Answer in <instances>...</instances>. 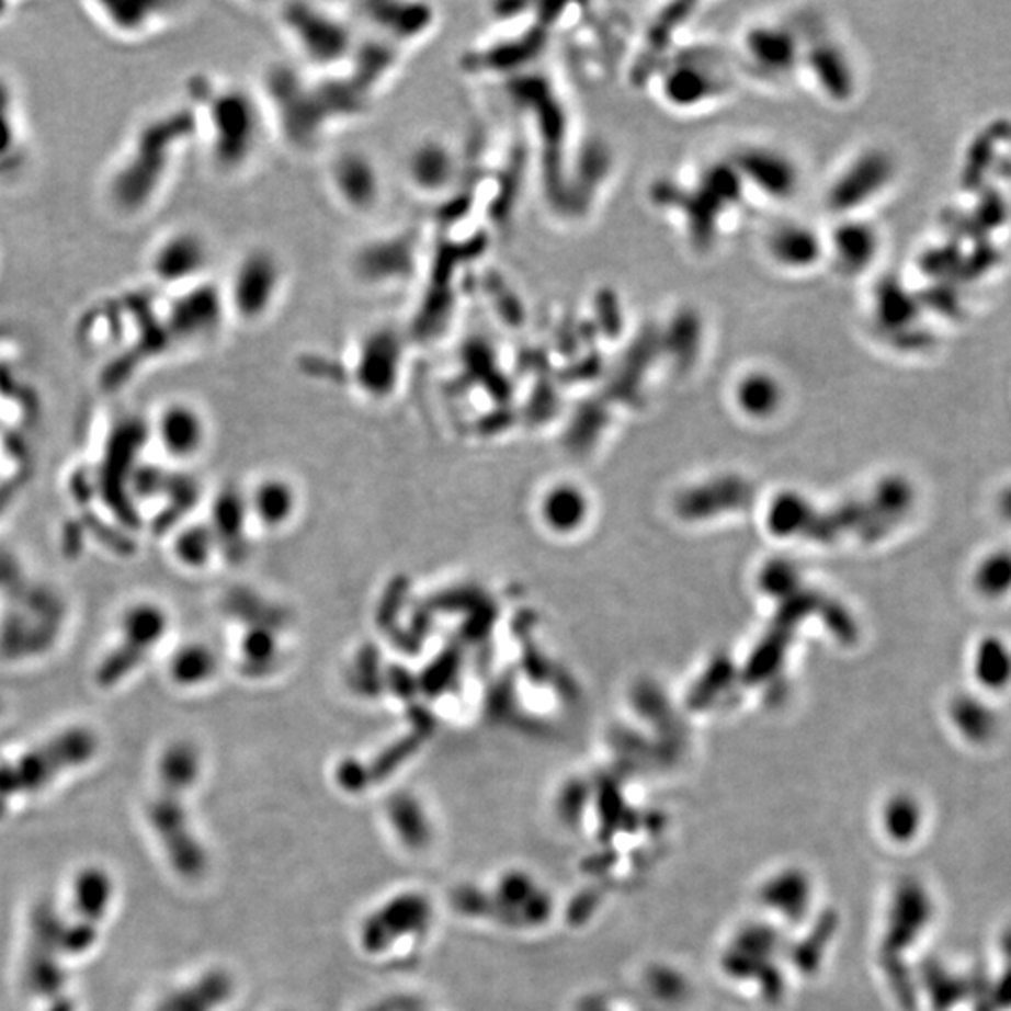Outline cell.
Segmentation results:
<instances>
[{"label":"cell","instance_id":"17","mask_svg":"<svg viewBox=\"0 0 1011 1011\" xmlns=\"http://www.w3.org/2000/svg\"><path fill=\"white\" fill-rule=\"evenodd\" d=\"M970 674L979 692L1000 693L1011 688V643L999 635L979 639L970 652Z\"/></svg>","mask_w":1011,"mask_h":1011},{"label":"cell","instance_id":"9","mask_svg":"<svg viewBox=\"0 0 1011 1011\" xmlns=\"http://www.w3.org/2000/svg\"><path fill=\"white\" fill-rule=\"evenodd\" d=\"M255 110L240 92L225 90L208 102L212 148L221 163L232 166L250 155L257 137Z\"/></svg>","mask_w":1011,"mask_h":1011},{"label":"cell","instance_id":"23","mask_svg":"<svg viewBox=\"0 0 1011 1011\" xmlns=\"http://www.w3.org/2000/svg\"><path fill=\"white\" fill-rule=\"evenodd\" d=\"M577 495L571 489L553 487L542 500V518L550 529H570L576 523Z\"/></svg>","mask_w":1011,"mask_h":1011},{"label":"cell","instance_id":"2","mask_svg":"<svg viewBox=\"0 0 1011 1011\" xmlns=\"http://www.w3.org/2000/svg\"><path fill=\"white\" fill-rule=\"evenodd\" d=\"M179 116H161L148 122L137 134L129 152L111 179V198L122 211L139 212L155 197L161 179L173 161L174 139H180Z\"/></svg>","mask_w":1011,"mask_h":1011},{"label":"cell","instance_id":"28","mask_svg":"<svg viewBox=\"0 0 1011 1011\" xmlns=\"http://www.w3.org/2000/svg\"><path fill=\"white\" fill-rule=\"evenodd\" d=\"M270 1011H300V1010H296V1008H291V1006H280V1008H274V1010H270Z\"/></svg>","mask_w":1011,"mask_h":1011},{"label":"cell","instance_id":"14","mask_svg":"<svg viewBox=\"0 0 1011 1011\" xmlns=\"http://www.w3.org/2000/svg\"><path fill=\"white\" fill-rule=\"evenodd\" d=\"M169 4L158 2H98L89 7L92 20L116 38L137 39L166 20Z\"/></svg>","mask_w":1011,"mask_h":1011},{"label":"cell","instance_id":"11","mask_svg":"<svg viewBox=\"0 0 1011 1011\" xmlns=\"http://www.w3.org/2000/svg\"><path fill=\"white\" fill-rule=\"evenodd\" d=\"M150 431L160 444L161 452L177 462L197 457L208 441V422L205 414L188 401H169L163 405Z\"/></svg>","mask_w":1011,"mask_h":1011},{"label":"cell","instance_id":"19","mask_svg":"<svg viewBox=\"0 0 1011 1011\" xmlns=\"http://www.w3.org/2000/svg\"><path fill=\"white\" fill-rule=\"evenodd\" d=\"M113 901V883L105 871L89 867L78 873L71 883V902L81 920L94 923L107 916Z\"/></svg>","mask_w":1011,"mask_h":1011},{"label":"cell","instance_id":"4","mask_svg":"<svg viewBox=\"0 0 1011 1011\" xmlns=\"http://www.w3.org/2000/svg\"><path fill=\"white\" fill-rule=\"evenodd\" d=\"M169 618L160 605L150 602L132 603L122 611L116 624V640L105 652L96 669L103 688H113L132 677L143 658L152 652L166 637Z\"/></svg>","mask_w":1011,"mask_h":1011},{"label":"cell","instance_id":"27","mask_svg":"<svg viewBox=\"0 0 1011 1011\" xmlns=\"http://www.w3.org/2000/svg\"><path fill=\"white\" fill-rule=\"evenodd\" d=\"M997 513H999L1000 519L1011 525V484L1008 486H1002L999 495H997Z\"/></svg>","mask_w":1011,"mask_h":1011},{"label":"cell","instance_id":"1","mask_svg":"<svg viewBox=\"0 0 1011 1011\" xmlns=\"http://www.w3.org/2000/svg\"><path fill=\"white\" fill-rule=\"evenodd\" d=\"M439 907L418 886H405L378 897L359 916L352 941L359 954L377 967H407L422 959L435 939Z\"/></svg>","mask_w":1011,"mask_h":1011},{"label":"cell","instance_id":"3","mask_svg":"<svg viewBox=\"0 0 1011 1011\" xmlns=\"http://www.w3.org/2000/svg\"><path fill=\"white\" fill-rule=\"evenodd\" d=\"M186 796L160 788L158 798L148 804L147 820L169 870L186 883H197L208 875L212 854L197 820L188 809Z\"/></svg>","mask_w":1011,"mask_h":1011},{"label":"cell","instance_id":"5","mask_svg":"<svg viewBox=\"0 0 1011 1011\" xmlns=\"http://www.w3.org/2000/svg\"><path fill=\"white\" fill-rule=\"evenodd\" d=\"M285 285V270L280 259L264 248H253L238 259L229 287L225 291L227 308L243 322L266 319Z\"/></svg>","mask_w":1011,"mask_h":1011},{"label":"cell","instance_id":"12","mask_svg":"<svg viewBox=\"0 0 1011 1011\" xmlns=\"http://www.w3.org/2000/svg\"><path fill=\"white\" fill-rule=\"evenodd\" d=\"M330 182L341 203L352 212L372 211L380 197V174L370 156L347 150L330 169Z\"/></svg>","mask_w":1011,"mask_h":1011},{"label":"cell","instance_id":"20","mask_svg":"<svg viewBox=\"0 0 1011 1011\" xmlns=\"http://www.w3.org/2000/svg\"><path fill=\"white\" fill-rule=\"evenodd\" d=\"M974 592L986 602H1004L1011 595V550H989L976 560L970 576Z\"/></svg>","mask_w":1011,"mask_h":1011},{"label":"cell","instance_id":"10","mask_svg":"<svg viewBox=\"0 0 1011 1011\" xmlns=\"http://www.w3.org/2000/svg\"><path fill=\"white\" fill-rule=\"evenodd\" d=\"M179 296L167 308L166 322L169 336L179 338V341H197L211 338L218 330L227 302L225 293L208 283L201 282L192 287L177 291Z\"/></svg>","mask_w":1011,"mask_h":1011},{"label":"cell","instance_id":"21","mask_svg":"<svg viewBox=\"0 0 1011 1011\" xmlns=\"http://www.w3.org/2000/svg\"><path fill=\"white\" fill-rule=\"evenodd\" d=\"M399 351L401 343L397 340L396 333L390 330H378L373 332L370 338L362 341V351L359 356V373L367 375L370 380L380 377V383H386L388 378H396L397 365H399Z\"/></svg>","mask_w":1011,"mask_h":1011},{"label":"cell","instance_id":"8","mask_svg":"<svg viewBox=\"0 0 1011 1011\" xmlns=\"http://www.w3.org/2000/svg\"><path fill=\"white\" fill-rule=\"evenodd\" d=\"M283 25L302 55L317 66H333L351 53V34L330 13L315 7H291Z\"/></svg>","mask_w":1011,"mask_h":1011},{"label":"cell","instance_id":"25","mask_svg":"<svg viewBox=\"0 0 1011 1011\" xmlns=\"http://www.w3.org/2000/svg\"><path fill=\"white\" fill-rule=\"evenodd\" d=\"M360 1011H444L431 1000L414 992H396L367 1002Z\"/></svg>","mask_w":1011,"mask_h":1011},{"label":"cell","instance_id":"16","mask_svg":"<svg viewBox=\"0 0 1011 1011\" xmlns=\"http://www.w3.org/2000/svg\"><path fill=\"white\" fill-rule=\"evenodd\" d=\"M298 500L291 481L280 476H269L257 481L251 489L248 510L253 513L259 525L269 531H280L295 518Z\"/></svg>","mask_w":1011,"mask_h":1011},{"label":"cell","instance_id":"13","mask_svg":"<svg viewBox=\"0 0 1011 1011\" xmlns=\"http://www.w3.org/2000/svg\"><path fill=\"white\" fill-rule=\"evenodd\" d=\"M385 822L394 843L409 854H423L435 847L439 838L435 815L414 796L390 802L385 809Z\"/></svg>","mask_w":1011,"mask_h":1011},{"label":"cell","instance_id":"15","mask_svg":"<svg viewBox=\"0 0 1011 1011\" xmlns=\"http://www.w3.org/2000/svg\"><path fill=\"white\" fill-rule=\"evenodd\" d=\"M457 160L452 148L439 139H425L412 148L407 173L414 186L423 193L442 192L455 179Z\"/></svg>","mask_w":1011,"mask_h":1011},{"label":"cell","instance_id":"18","mask_svg":"<svg viewBox=\"0 0 1011 1011\" xmlns=\"http://www.w3.org/2000/svg\"><path fill=\"white\" fill-rule=\"evenodd\" d=\"M25 155V126L12 81L0 76V174L12 173Z\"/></svg>","mask_w":1011,"mask_h":1011},{"label":"cell","instance_id":"26","mask_svg":"<svg viewBox=\"0 0 1011 1011\" xmlns=\"http://www.w3.org/2000/svg\"><path fill=\"white\" fill-rule=\"evenodd\" d=\"M417 12H420V8H418ZM417 12L407 13V18H405V38H409L412 34H418V29H422V26L425 25V21H428L425 13H420V15H418ZM377 20L380 21V25L388 29V33L391 31L396 36H401V38H404V23H401L404 20H401V18H399V20H394V18L377 13Z\"/></svg>","mask_w":1011,"mask_h":1011},{"label":"cell","instance_id":"22","mask_svg":"<svg viewBox=\"0 0 1011 1011\" xmlns=\"http://www.w3.org/2000/svg\"><path fill=\"white\" fill-rule=\"evenodd\" d=\"M216 672V658L201 643H188L169 661V677L179 688H198L211 682Z\"/></svg>","mask_w":1011,"mask_h":1011},{"label":"cell","instance_id":"7","mask_svg":"<svg viewBox=\"0 0 1011 1011\" xmlns=\"http://www.w3.org/2000/svg\"><path fill=\"white\" fill-rule=\"evenodd\" d=\"M211 259V246L203 235L192 229H179L156 243L148 259V270L161 287L182 291L203 282Z\"/></svg>","mask_w":1011,"mask_h":1011},{"label":"cell","instance_id":"6","mask_svg":"<svg viewBox=\"0 0 1011 1011\" xmlns=\"http://www.w3.org/2000/svg\"><path fill=\"white\" fill-rule=\"evenodd\" d=\"M242 997V978L237 970L214 963L169 987L152 1011H237Z\"/></svg>","mask_w":1011,"mask_h":1011},{"label":"cell","instance_id":"24","mask_svg":"<svg viewBox=\"0 0 1011 1011\" xmlns=\"http://www.w3.org/2000/svg\"><path fill=\"white\" fill-rule=\"evenodd\" d=\"M216 542L212 539V534H205L201 529L182 534L174 545V557L179 558L184 566H195L201 568L212 558V549Z\"/></svg>","mask_w":1011,"mask_h":1011}]
</instances>
